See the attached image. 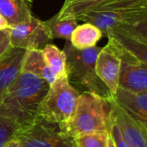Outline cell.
<instances>
[{"mask_svg": "<svg viewBox=\"0 0 147 147\" xmlns=\"http://www.w3.org/2000/svg\"><path fill=\"white\" fill-rule=\"evenodd\" d=\"M110 119L118 127L129 147H147V126L127 113L114 99H109Z\"/></svg>", "mask_w": 147, "mask_h": 147, "instance_id": "obj_9", "label": "cell"}, {"mask_svg": "<svg viewBox=\"0 0 147 147\" xmlns=\"http://www.w3.org/2000/svg\"><path fill=\"white\" fill-rule=\"evenodd\" d=\"M22 147H78L75 138L63 132L57 123L38 117L15 135Z\"/></svg>", "mask_w": 147, "mask_h": 147, "instance_id": "obj_6", "label": "cell"}, {"mask_svg": "<svg viewBox=\"0 0 147 147\" xmlns=\"http://www.w3.org/2000/svg\"><path fill=\"white\" fill-rule=\"evenodd\" d=\"M79 95L67 76L56 78L39 105L38 117L59 125L64 124L71 118Z\"/></svg>", "mask_w": 147, "mask_h": 147, "instance_id": "obj_5", "label": "cell"}, {"mask_svg": "<svg viewBox=\"0 0 147 147\" xmlns=\"http://www.w3.org/2000/svg\"><path fill=\"white\" fill-rule=\"evenodd\" d=\"M102 35V32L97 27L91 23L84 22L76 27L69 41L73 47L78 50H84L96 47Z\"/></svg>", "mask_w": 147, "mask_h": 147, "instance_id": "obj_15", "label": "cell"}, {"mask_svg": "<svg viewBox=\"0 0 147 147\" xmlns=\"http://www.w3.org/2000/svg\"><path fill=\"white\" fill-rule=\"evenodd\" d=\"M109 132H95L75 138L78 147H107Z\"/></svg>", "mask_w": 147, "mask_h": 147, "instance_id": "obj_19", "label": "cell"}, {"mask_svg": "<svg viewBox=\"0 0 147 147\" xmlns=\"http://www.w3.org/2000/svg\"><path fill=\"white\" fill-rule=\"evenodd\" d=\"M107 147H116L115 145V142L112 139V136L109 131V138H108V144H107Z\"/></svg>", "mask_w": 147, "mask_h": 147, "instance_id": "obj_25", "label": "cell"}, {"mask_svg": "<svg viewBox=\"0 0 147 147\" xmlns=\"http://www.w3.org/2000/svg\"><path fill=\"white\" fill-rule=\"evenodd\" d=\"M121 58L113 41L109 39L108 44L101 48L96 62V72L100 80L106 85L112 96L118 89L121 70Z\"/></svg>", "mask_w": 147, "mask_h": 147, "instance_id": "obj_10", "label": "cell"}, {"mask_svg": "<svg viewBox=\"0 0 147 147\" xmlns=\"http://www.w3.org/2000/svg\"><path fill=\"white\" fill-rule=\"evenodd\" d=\"M110 106L109 99L84 91L79 95L71 118L60 129L76 138L85 134L109 132L110 127Z\"/></svg>", "mask_w": 147, "mask_h": 147, "instance_id": "obj_3", "label": "cell"}, {"mask_svg": "<svg viewBox=\"0 0 147 147\" xmlns=\"http://www.w3.org/2000/svg\"><path fill=\"white\" fill-rule=\"evenodd\" d=\"M100 50L101 48L96 46L78 50L66 40L63 52L66 59L67 78L71 84H78L84 91L110 99L113 97L111 93L96 72V62Z\"/></svg>", "mask_w": 147, "mask_h": 147, "instance_id": "obj_4", "label": "cell"}, {"mask_svg": "<svg viewBox=\"0 0 147 147\" xmlns=\"http://www.w3.org/2000/svg\"><path fill=\"white\" fill-rule=\"evenodd\" d=\"M22 71L30 72L46 80L49 85L52 84L56 79L54 74L46 63L42 51L40 49L27 50L22 61Z\"/></svg>", "mask_w": 147, "mask_h": 147, "instance_id": "obj_14", "label": "cell"}, {"mask_svg": "<svg viewBox=\"0 0 147 147\" xmlns=\"http://www.w3.org/2000/svg\"><path fill=\"white\" fill-rule=\"evenodd\" d=\"M113 99L130 115L147 126V92H131L120 87Z\"/></svg>", "mask_w": 147, "mask_h": 147, "instance_id": "obj_12", "label": "cell"}, {"mask_svg": "<svg viewBox=\"0 0 147 147\" xmlns=\"http://www.w3.org/2000/svg\"><path fill=\"white\" fill-rule=\"evenodd\" d=\"M9 28V25L8 23V22L5 20L4 17H3L0 15V30H3V29H7Z\"/></svg>", "mask_w": 147, "mask_h": 147, "instance_id": "obj_24", "label": "cell"}, {"mask_svg": "<svg viewBox=\"0 0 147 147\" xmlns=\"http://www.w3.org/2000/svg\"><path fill=\"white\" fill-rule=\"evenodd\" d=\"M111 121V119H110ZM109 133L112 136V139L115 142V145L116 147H129V146L126 143V141L123 140L121 134L118 128V127L111 121L110 122V127H109Z\"/></svg>", "mask_w": 147, "mask_h": 147, "instance_id": "obj_22", "label": "cell"}, {"mask_svg": "<svg viewBox=\"0 0 147 147\" xmlns=\"http://www.w3.org/2000/svg\"><path fill=\"white\" fill-rule=\"evenodd\" d=\"M76 20L95 25L105 35L114 28L147 22V0H105Z\"/></svg>", "mask_w": 147, "mask_h": 147, "instance_id": "obj_2", "label": "cell"}, {"mask_svg": "<svg viewBox=\"0 0 147 147\" xmlns=\"http://www.w3.org/2000/svg\"><path fill=\"white\" fill-rule=\"evenodd\" d=\"M27 50L11 48L0 59V102L7 90L22 71V65Z\"/></svg>", "mask_w": 147, "mask_h": 147, "instance_id": "obj_11", "label": "cell"}, {"mask_svg": "<svg viewBox=\"0 0 147 147\" xmlns=\"http://www.w3.org/2000/svg\"><path fill=\"white\" fill-rule=\"evenodd\" d=\"M121 58L118 87L135 93L147 92V64L125 49L114 39L109 38Z\"/></svg>", "mask_w": 147, "mask_h": 147, "instance_id": "obj_7", "label": "cell"}, {"mask_svg": "<svg viewBox=\"0 0 147 147\" xmlns=\"http://www.w3.org/2000/svg\"><path fill=\"white\" fill-rule=\"evenodd\" d=\"M48 36L51 40L56 38H62L69 40L73 30L78 25L75 18H64L58 19L53 16L49 20L44 22Z\"/></svg>", "mask_w": 147, "mask_h": 147, "instance_id": "obj_17", "label": "cell"}, {"mask_svg": "<svg viewBox=\"0 0 147 147\" xmlns=\"http://www.w3.org/2000/svg\"><path fill=\"white\" fill-rule=\"evenodd\" d=\"M2 147H22V146L16 140L14 139V140H11L10 141L7 142L6 144H4Z\"/></svg>", "mask_w": 147, "mask_h": 147, "instance_id": "obj_23", "label": "cell"}, {"mask_svg": "<svg viewBox=\"0 0 147 147\" xmlns=\"http://www.w3.org/2000/svg\"><path fill=\"white\" fill-rule=\"evenodd\" d=\"M0 15L9 26L27 22L32 17L31 0H0Z\"/></svg>", "mask_w": 147, "mask_h": 147, "instance_id": "obj_13", "label": "cell"}, {"mask_svg": "<svg viewBox=\"0 0 147 147\" xmlns=\"http://www.w3.org/2000/svg\"><path fill=\"white\" fill-rule=\"evenodd\" d=\"M16 129L14 125L0 114V147L14 140Z\"/></svg>", "mask_w": 147, "mask_h": 147, "instance_id": "obj_20", "label": "cell"}, {"mask_svg": "<svg viewBox=\"0 0 147 147\" xmlns=\"http://www.w3.org/2000/svg\"><path fill=\"white\" fill-rule=\"evenodd\" d=\"M11 47L24 50H42L52 40L47 34L44 22L32 16L27 22L8 28Z\"/></svg>", "mask_w": 147, "mask_h": 147, "instance_id": "obj_8", "label": "cell"}, {"mask_svg": "<svg viewBox=\"0 0 147 147\" xmlns=\"http://www.w3.org/2000/svg\"><path fill=\"white\" fill-rule=\"evenodd\" d=\"M11 45L9 40V35L7 29L0 30V59L7 54L11 50Z\"/></svg>", "mask_w": 147, "mask_h": 147, "instance_id": "obj_21", "label": "cell"}, {"mask_svg": "<svg viewBox=\"0 0 147 147\" xmlns=\"http://www.w3.org/2000/svg\"><path fill=\"white\" fill-rule=\"evenodd\" d=\"M105 0H65L62 8L55 15L58 19L75 18Z\"/></svg>", "mask_w": 147, "mask_h": 147, "instance_id": "obj_18", "label": "cell"}, {"mask_svg": "<svg viewBox=\"0 0 147 147\" xmlns=\"http://www.w3.org/2000/svg\"><path fill=\"white\" fill-rule=\"evenodd\" d=\"M41 51L47 65L56 78L67 76L66 59L63 50L50 43L45 46Z\"/></svg>", "mask_w": 147, "mask_h": 147, "instance_id": "obj_16", "label": "cell"}, {"mask_svg": "<svg viewBox=\"0 0 147 147\" xmlns=\"http://www.w3.org/2000/svg\"><path fill=\"white\" fill-rule=\"evenodd\" d=\"M48 89L46 80L21 71L0 102V114L16 132L28 127L38 118L39 105Z\"/></svg>", "mask_w": 147, "mask_h": 147, "instance_id": "obj_1", "label": "cell"}]
</instances>
